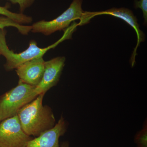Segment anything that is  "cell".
Returning <instances> with one entry per match:
<instances>
[{
    "instance_id": "obj_1",
    "label": "cell",
    "mask_w": 147,
    "mask_h": 147,
    "mask_svg": "<svg viewBox=\"0 0 147 147\" xmlns=\"http://www.w3.org/2000/svg\"><path fill=\"white\" fill-rule=\"evenodd\" d=\"M44 95H38L21 108L17 114L22 129L30 137H38L56 124L52 109L48 105L42 104Z\"/></svg>"
},
{
    "instance_id": "obj_15",
    "label": "cell",
    "mask_w": 147,
    "mask_h": 147,
    "mask_svg": "<svg viewBox=\"0 0 147 147\" xmlns=\"http://www.w3.org/2000/svg\"><path fill=\"white\" fill-rule=\"evenodd\" d=\"M1 53H0V56H1Z\"/></svg>"
},
{
    "instance_id": "obj_7",
    "label": "cell",
    "mask_w": 147,
    "mask_h": 147,
    "mask_svg": "<svg viewBox=\"0 0 147 147\" xmlns=\"http://www.w3.org/2000/svg\"><path fill=\"white\" fill-rule=\"evenodd\" d=\"M68 124L62 116L55 126L27 143L25 147H60L59 140L67 130Z\"/></svg>"
},
{
    "instance_id": "obj_13",
    "label": "cell",
    "mask_w": 147,
    "mask_h": 147,
    "mask_svg": "<svg viewBox=\"0 0 147 147\" xmlns=\"http://www.w3.org/2000/svg\"><path fill=\"white\" fill-rule=\"evenodd\" d=\"M134 6L136 8H139L142 9L146 25L147 22V0H140L139 1L135 0Z\"/></svg>"
},
{
    "instance_id": "obj_10",
    "label": "cell",
    "mask_w": 147,
    "mask_h": 147,
    "mask_svg": "<svg viewBox=\"0 0 147 147\" xmlns=\"http://www.w3.org/2000/svg\"><path fill=\"white\" fill-rule=\"evenodd\" d=\"M0 15L10 18L19 24H29L32 21L31 16H27L23 13H16L11 12L8 9V6H0Z\"/></svg>"
},
{
    "instance_id": "obj_3",
    "label": "cell",
    "mask_w": 147,
    "mask_h": 147,
    "mask_svg": "<svg viewBox=\"0 0 147 147\" xmlns=\"http://www.w3.org/2000/svg\"><path fill=\"white\" fill-rule=\"evenodd\" d=\"M82 0H73L69 8L57 17L50 21H38L31 26V32L49 36L55 32L68 28L71 22L81 20L79 25L82 26L90 22L88 11L82 9Z\"/></svg>"
},
{
    "instance_id": "obj_6",
    "label": "cell",
    "mask_w": 147,
    "mask_h": 147,
    "mask_svg": "<svg viewBox=\"0 0 147 147\" xmlns=\"http://www.w3.org/2000/svg\"><path fill=\"white\" fill-rule=\"evenodd\" d=\"M65 58L59 57L45 62V69L41 81L34 88L37 95L45 94L59 82L65 63Z\"/></svg>"
},
{
    "instance_id": "obj_8",
    "label": "cell",
    "mask_w": 147,
    "mask_h": 147,
    "mask_svg": "<svg viewBox=\"0 0 147 147\" xmlns=\"http://www.w3.org/2000/svg\"><path fill=\"white\" fill-rule=\"evenodd\" d=\"M45 61L40 57L28 61L16 69L19 81L36 87L41 81L45 69Z\"/></svg>"
},
{
    "instance_id": "obj_11",
    "label": "cell",
    "mask_w": 147,
    "mask_h": 147,
    "mask_svg": "<svg viewBox=\"0 0 147 147\" xmlns=\"http://www.w3.org/2000/svg\"><path fill=\"white\" fill-rule=\"evenodd\" d=\"M9 27L16 28L19 33L24 35H28L32 30L31 26H24L18 24L8 17L0 15V30Z\"/></svg>"
},
{
    "instance_id": "obj_16",
    "label": "cell",
    "mask_w": 147,
    "mask_h": 147,
    "mask_svg": "<svg viewBox=\"0 0 147 147\" xmlns=\"http://www.w3.org/2000/svg\"><path fill=\"white\" fill-rule=\"evenodd\" d=\"M1 121H0V123H1Z\"/></svg>"
},
{
    "instance_id": "obj_4",
    "label": "cell",
    "mask_w": 147,
    "mask_h": 147,
    "mask_svg": "<svg viewBox=\"0 0 147 147\" xmlns=\"http://www.w3.org/2000/svg\"><path fill=\"white\" fill-rule=\"evenodd\" d=\"M35 87L19 81L16 87L0 96V121L16 115L25 105L38 96Z\"/></svg>"
},
{
    "instance_id": "obj_14",
    "label": "cell",
    "mask_w": 147,
    "mask_h": 147,
    "mask_svg": "<svg viewBox=\"0 0 147 147\" xmlns=\"http://www.w3.org/2000/svg\"><path fill=\"white\" fill-rule=\"evenodd\" d=\"M60 147H69V143L67 141L62 142L60 145Z\"/></svg>"
},
{
    "instance_id": "obj_2",
    "label": "cell",
    "mask_w": 147,
    "mask_h": 147,
    "mask_svg": "<svg viewBox=\"0 0 147 147\" xmlns=\"http://www.w3.org/2000/svg\"><path fill=\"white\" fill-rule=\"evenodd\" d=\"M6 31L4 29L0 30V53L6 59V63L4 65L7 71H10L16 69L19 66L34 59L43 57V56L50 49L55 48L60 42L67 38H69L71 31L67 30L59 40L45 48H40L38 46L35 40L30 41L28 48L20 53H15L10 50L7 44L6 40Z\"/></svg>"
},
{
    "instance_id": "obj_9",
    "label": "cell",
    "mask_w": 147,
    "mask_h": 147,
    "mask_svg": "<svg viewBox=\"0 0 147 147\" xmlns=\"http://www.w3.org/2000/svg\"><path fill=\"white\" fill-rule=\"evenodd\" d=\"M91 14L92 17L102 14L111 15L122 19L129 26L132 27L136 32L138 39L137 46L135 49V51H136L140 42L144 40V34L139 28V25L137 23V18L134 16L132 11L129 9L124 8H113L103 11L91 12Z\"/></svg>"
},
{
    "instance_id": "obj_5",
    "label": "cell",
    "mask_w": 147,
    "mask_h": 147,
    "mask_svg": "<svg viewBox=\"0 0 147 147\" xmlns=\"http://www.w3.org/2000/svg\"><path fill=\"white\" fill-rule=\"evenodd\" d=\"M32 139L24 132L17 115L0 123V147H25Z\"/></svg>"
},
{
    "instance_id": "obj_12",
    "label": "cell",
    "mask_w": 147,
    "mask_h": 147,
    "mask_svg": "<svg viewBox=\"0 0 147 147\" xmlns=\"http://www.w3.org/2000/svg\"><path fill=\"white\" fill-rule=\"evenodd\" d=\"M12 4H18L20 7L21 13L32 5L35 0H8Z\"/></svg>"
}]
</instances>
